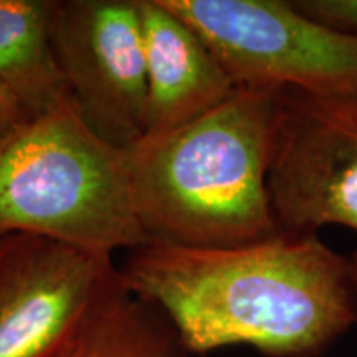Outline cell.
Masks as SVG:
<instances>
[{"label": "cell", "instance_id": "obj_1", "mask_svg": "<svg viewBox=\"0 0 357 357\" xmlns=\"http://www.w3.org/2000/svg\"><path fill=\"white\" fill-rule=\"evenodd\" d=\"M123 284L158 307L189 354L250 346L266 357H316L357 324L351 260L318 234L240 247L147 242L118 266Z\"/></svg>", "mask_w": 357, "mask_h": 357}, {"label": "cell", "instance_id": "obj_2", "mask_svg": "<svg viewBox=\"0 0 357 357\" xmlns=\"http://www.w3.org/2000/svg\"><path fill=\"white\" fill-rule=\"evenodd\" d=\"M281 89L236 86L220 105L126 149L147 242L240 247L281 234L268 177Z\"/></svg>", "mask_w": 357, "mask_h": 357}, {"label": "cell", "instance_id": "obj_3", "mask_svg": "<svg viewBox=\"0 0 357 357\" xmlns=\"http://www.w3.org/2000/svg\"><path fill=\"white\" fill-rule=\"evenodd\" d=\"M12 234L109 260L147 243L126 151L93 132L71 101L0 139V238Z\"/></svg>", "mask_w": 357, "mask_h": 357}, {"label": "cell", "instance_id": "obj_4", "mask_svg": "<svg viewBox=\"0 0 357 357\" xmlns=\"http://www.w3.org/2000/svg\"><path fill=\"white\" fill-rule=\"evenodd\" d=\"M215 53L236 86L357 96V35L287 0H164Z\"/></svg>", "mask_w": 357, "mask_h": 357}, {"label": "cell", "instance_id": "obj_5", "mask_svg": "<svg viewBox=\"0 0 357 357\" xmlns=\"http://www.w3.org/2000/svg\"><path fill=\"white\" fill-rule=\"evenodd\" d=\"M268 189L281 231H357V96L281 89Z\"/></svg>", "mask_w": 357, "mask_h": 357}, {"label": "cell", "instance_id": "obj_6", "mask_svg": "<svg viewBox=\"0 0 357 357\" xmlns=\"http://www.w3.org/2000/svg\"><path fill=\"white\" fill-rule=\"evenodd\" d=\"M52 45L75 109L102 141L146 134V63L137 0H56Z\"/></svg>", "mask_w": 357, "mask_h": 357}, {"label": "cell", "instance_id": "obj_7", "mask_svg": "<svg viewBox=\"0 0 357 357\" xmlns=\"http://www.w3.org/2000/svg\"><path fill=\"white\" fill-rule=\"evenodd\" d=\"M118 276L109 258L43 236L0 238V357H66Z\"/></svg>", "mask_w": 357, "mask_h": 357}, {"label": "cell", "instance_id": "obj_8", "mask_svg": "<svg viewBox=\"0 0 357 357\" xmlns=\"http://www.w3.org/2000/svg\"><path fill=\"white\" fill-rule=\"evenodd\" d=\"M146 63V134L194 121L225 101L236 84L204 38L164 0H137Z\"/></svg>", "mask_w": 357, "mask_h": 357}, {"label": "cell", "instance_id": "obj_9", "mask_svg": "<svg viewBox=\"0 0 357 357\" xmlns=\"http://www.w3.org/2000/svg\"><path fill=\"white\" fill-rule=\"evenodd\" d=\"M55 3L56 0H0V84L30 116L71 101L52 45Z\"/></svg>", "mask_w": 357, "mask_h": 357}, {"label": "cell", "instance_id": "obj_10", "mask_svg": "<svg viewBox=\"0 0 357 357\" xmlns=\"http://www.w3.org/2000/svg\"><path fill=\"white\" fill-rule=\"evenodd\" d=\"M66 357H192L158 307L124 287L119 271Z\"/></svg>", "mask_w": 357, "mask_h": 357}, {"label": "cell", "instance_id": "obj_11", "mask_svg": "<svg viewBox=\"0 0 357 357\" xmlns=\"http://www.w3.org/2000/svg\"><path fill=\"white\" fill-rule=\"evenodd\" d=\"M311 19L357 35V0H291Z\"/></svg>", "mask_w": 357, "mask_h": 357}, {"label": "cell", "instance_id": "obj_12", "mask_svg": "<svg viewBox=\"0 0 357 357\" xmlns=\"http://www.w3.org/2000/svg\"><path fill=\"white\" fill-rule=\"evenodd\" d=\"M29 118L32 116L26 113L19 100L0 84V139Z\"/></svg>", "mask_w": 357, "mask_h": 357}, {"label": "cell", "instance_id": "obj_13", "mask_svg": "<svg viewBox=\"0 0 357 357\" xmlns=\"http://www.w3.org/2000/svg\"><path fill=\"white\" fill-rule=\"evenodd\" d=\"M351 260V271H352V280H354V287L357 289V250L349 257Z\"/></svg>", "mask_w": 357, "mask_h": 357}]
</instances>
